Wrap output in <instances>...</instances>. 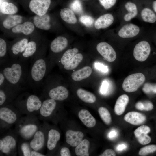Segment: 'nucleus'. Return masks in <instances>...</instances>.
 Instances as JSON below:
<instances>
[{
  "label": "nucleus",
  "mask_w": 156,
  "mask_h": 156,
  "mask_svg": "<svg viewBox=\"0 0 156 156\" xmlns=\"http://www.w3.org/2000/svg\"><path fill=\"white\" fill-rule=\"evenodd\" d=\"M47 42L45 39L35 54L30 59L27 84L33 89L42 86L44 79L47 74L48 64L46 54Z\"/></svg>",
  "instance_id": "f257e3e1"
},
{
  "label": "nucleus",
  "mask_w": 156,
  "mask_h": 156,
  "mask_svg": "<svg viewBox=\"0 0 156 156\" xmlns=\"http://www.w3.org/2000/svg\"><path fill=\"white\" fill-rule=\"evenodd\" d=\"M29 61H23L18 59L10 58L0 65L1 71L7 81L14 85L23 87L27 84Z\"/></svg>",
  "instance_id": "f03ea898"
},
{
  "label": "nucleus",
  "mask_w": 156,
  "mask_h": 156,
  "mask_svg": "<svg viewBox=\"0 0 156 156\" xmlns=\"http://www.w3.org/2000/svg\"><path fill=\"white\" fill-rule=\"evenodd\" d=\"M42 99L35 94L27 92H22L11 103L22 114H39Z\"/></svg>",
  "instance_id": "7ed1b4c3"
},
{
  "label": "nucleus",
  "mask_w": 156,
  "mask_h": 156,
  "mask_svg": "<svg viewBox=\"0 0 156 156\" xmlns=\"http://www.w3.org/2000/svg\"><path fill=\"white\" fill-rule=\"evenodd\" d=\"M41 125L36 115H25L16 123L14 129L19 138L29 141Z\"/></svg>",
  "instance_id": "20e7f679"
},
{
  "label": "nucleus",
  "mask_w": 156,
  "mask_h": 156,
  "mask_svg": "<svg viewBox=\"0 0 156 156\" xmlns=\"http://www.w3.org/2000/svg\"><path fill=\"white\" fill-rule=\"evenodd\" d=\"M23 114L11 103L0 107V133L15 125Z\"/></svg>",
  "instance_id": "39448f33"
},
{
  "label": "nucleus",
  "mask_w": 156,
  "mask_h": 156,
  "mask_svg": "<svg viewBox=\"0 0 156 156\" xmlns=\"http://www.w3.org/2000/svg\"><path fill=\"white\" fill-rule=\"evenodd\" d=\"M1 134L0 155L16 156L19 138L15 130L10 129Z\"/></svg>",
  "instance_id": "423d86ee"
},
{
  "label": "nucleus",
  "mask_w": 156,
  "mask_h": 156,
  "mask_svg": "<svg viewBox=\"0 0 156 156\" xmlns=\"http://www.w3.org/2000/svg\"><path fill=\"white\" fill-rule=\"evenodd\" d=\"M57 85L53 86L44 80L42 85L43 89L40 97L42 99L50 98L58 101L66 99L69 95L68 90L62 85Z\"/></svg>",
  "instance_id": "0eeeda50"
},
{
  "label": "nucleus",
  "mask_w": 156,
  "mask_h": 156,
  "mask_svg": "<svg viewBox=\"0 0 156 156\" xmlns=\"http://www.w3.org/2000/svg\"><path fill=\"white\" fill-rule=\"evenodd\" d=\"M23 90V87L13 85L7 80L0 86V107L11 103Z\"/></svg>",
  "instance_id": "6e6552de"
},
{
  "label": "nucleus",
  "mask_w": 156,
  "mask_h": 156,
  "mask_svg": "<svg viewBox=\"0 0 156 156\" xmlns=\"http://www.w3.org/2000/svg\"><path fill=\"white\" fill-rule=\"evenodd\" d=\"M45 39L36 31L30 36L27 46L19 60L23 61H29L36 53Z\"/></svg>",
  "instance_id": "1a4fd4ad"
},
{
  "label": "nucleus",
  "mask_w": 156,
  "mask_h": 156,
  "mask_svg": "<svg viewBox=\"0 0 156 156\" xmlns=\"http://www.w3.org/2000/svg\"><path fill=\"white\" fill-rule=\"evenodd\" d=\"M36 31V28L29 18L28 20L18 24L3 33V35L7 38L14 39L22 36H30Z\"/></svg>",
  "instance_id": "9d476101"
},
{
  "label": "nucleus",
  "mask_w": 156,
  "mask_h": 156,
  "mask_svg": "<svg viewBox=\"0 0 156 156\" xmlns=\"http://www.w3.org/2000/svg\"><path fill=\"white\" fill-rule=\"evenodd\" d=\"M47 139V125L45 122L41 125L29 141L32 150L41 152L46 146Z\"/></svg>",
  "instance_id": "9b49d317"
},
{
  "label": "nucleus",
  "mask_w": 156,
  "mask_h": 156,
  "mask_svg": "<svg viewBox=\"0 0 156 156\" xmlns=\"http://www.w3.org/2000/svg\"><path fill=\"white\" fill-rule=\"evenodd\" d=\"M30 36H22L9 41L8 53L10 58L18 59L25 50Z\"/></svg>",
  "instance_id": "f8f14e48"
},
{
  "label": "nucleus",
  "mask_w": 156,
  "mask_h": 156,
  "mask_svg": "<svg viewBox=\"0 0 156 156\" xmlns=\"http://www.w3.org/2000/svg\"><path fill=\"white\" fill-rule=\"evenodd\" d=\"M145 80L144 75L141 73L132 74L124 79L122 86V88L126 92H134L144 83Z\"/></svg>",
  "instance_id": "ddd939ff"
},
{
  "label": "nucleus",
  "mask_w": 156,
  "mask_h": 156,
  "mask_svg": "<svg viewBox=\"0 0 156 156\" xmlns=\"http://www.w3.org/2000/svg\"><path fill=\"white\" fill-rule=\"evenodd\" d=\"M29 18L20 15H0V29L5 33L18 24L28 20Z\"/></svg>",
  "instance_id": "4468645a"
},
{
  "label": "nucleus",
  "mask_w": 156,
  "mask_h": 156,
  "mask_svg": "<svg viewBox=\"0 0 156 156\" xmlns=\"http://www.w3.org/2000/svg\"><path fill=\"white\" fill-rule=\"evenodd\" d=\"M51 0H30L27 10L29 13L40 16L48 13Z\"/></svg>",
  "instance_id": "2eb2a0df"
},
{
  "label": "nucleus",
  "mask_w": 156,
  "mask_h": 156,
  "mask_svg": "<svg viewBox=\"0 0 156 156\" xmlns=\"http://www.w3.org/2000/svg\"><path fill=\"white\" fill-rule=\"evenodd\" d=\"M57 101L50 98L42 99L40 109L39 119L45 122L52 115L57 106Z\"/></svg>",
  "instance_id": "dca6fc26"
},
{
  "label": "nucleus",
  "mask_w": 156,
  "mask_h": 156,
  "mask_svg": "<svg viewBox=\"0 0 156 156\" xmlns=\"http://www.w3.org/2000/svg\"><path fill=\"white\" fill-rule=\"evenodd\" d=\"M29 19L36 29L45 31H49L52 29V18L48 12L41 16L34 15Z\"/></svg>",
  "instance_id": "f3484780"
},
{
  "label": "nucleus",
  "mask_w": 156,
  "mask_h": 156,
  "mask_svg": "<svg viewBox=\"0 0 156 156\" xmlns=\"http://www.w3.org/2000/svg\"><path fill=\"white\" fill-rule=\"evenodd\" d=\"M150 52L151 47L148 42L146 41H142L135 46L133 50V54L136 60L143 62L148 58Z\"/></svg>",
  "instance_id": "a211bd4d"
},
{
  "label": "nucleus",
  "mask_w": 156,
  "mask_h": 156,
  "mask_svg": "<svg viewBox=\"0 0 156 156\" xmlns=\"http://www.w3.org/2000/svg\"><path fill=\"white\" fill-rule=\"evenodd\" d=\"M96 48L99 53L107 61L113 62L116 59V52L108 43L105 42H100L98 44Z\"/></svg>",
  "instance_id": "6ab92c4d"
},
{
  "label": "nucleus",
  "mask_w": 156,
  "mask_h": 156,
  "mask_svg": "<svg viewBox=\"0 0 156 156\" xmlns=\"http://www.w3.org/2000/svg\"><path fill=\"white\" fill-rule=\"evenodd\" d=\"M68 40L65 37L60 36L55 38L50 43L49 50L51 54L47 57L50 56L52 54H57L62 51L67 47Z\"/></svg>",
  "instance_id": "aec40b11"
},
{
  "label": "nucleus",
  "mask_w": 156,
  "mask_h": 156,
  "mask_svg": "<svg viewBox=\"0 0 156 156\" xmlns=\"http://www.w3.org/2000/svg\"><path fill=\"white\" fill-rule=\"evenodd\" d=\"M47 125V139L46 146L48 151L53 150L60 138V134L56 129H49Z\"/></svg>",
  "instance_id": "412c9836"
},
{
  "label": "nucleus",
  "mask_w": 156,
  "mask_h": 156,
  "mask_svg": "<svg viewBox=\"0 0 156 156\" xmlns=\"http://www.w3.org/2000/svg\"><path fill=\"white\" fill-rule=\"evenodd\" d=\"M140 31L138 26L132 23H129L124 25L119 30L118 34L121 38H131L136 36Z\"/></svg>",
  "instance_id": "4be33fe9"
},
{
  "label": "nucleus",
  "mask_w": 156,
  "mask_h": 156,
  "mask_svg": "<svg viewBox=\"0 0 156 156\" xmlns=\"http://www.w3.org/2000/svg\"><path fill=\"white\" fill-rule=\"evenodd\" d=\"M84 135L80 131H74L69 130L65 133L66 142L72 147L76 146L82 140Z\"/></svg>",
  "instance_id": "5701e85b"
},
{
  "label": "nucleus",
  "mask_w": 156,
  "mask_h": 156,
  "mask_svg": "<svg viewBox=\"0 0 156 156\" xmlns=\"http://www.w3.org/2000/svg\"><path fill=\"white\" fill-rule=\"evenodd\" d=\"M124 120L134 125H139L143 123L146 120V117L144 114L137 112H130L125 116Z\"/></svg>",
  "instance_id": "b1692460"
},
{
  "label": "nucleus",
  "mask_w": 156,
  "mask_h": 156,
  "mask_svg": "<svg viewBox=\"0 0 156 156\" xmlns=\"http://www.w3.org/2000/svg\"><path fill=\"white\" fill-rule=\"evenodd\" d=\"M4 35L0 37V65L7 61L10 58L8 53L9 41Z\"/></svg>",
  "instance_id": "393cba45"
},
{
  "label": "nucleus",
  "mask_w": 156,
  "mask_h": 156,
  "mask_svg": "<svg viewBox=\"0 0 156 156\" xmlns=\"http://www.w3.org/2000/svg\"><path fill=\"white\" fill-rule=\"evenodd\" d=\"M114 18L111 14L107 13L99 17L94 23V26L97 29L105 28L113 23Z\"/></svg>",
  "instance_id": "a878e982"
},
{
  "label": "nucleus",
  "mask_w": 156,
  "mask_h": 156,
  "mask_svg": "<svg viewBox=\"0 0 156 156\" xmlns=\"http://www.w3.org/2000/svg\"><path fill=\"white\" fill-rule=\"evenodd\" d=\"M78 116L82 123L87 127L91 128L94 127L96 122L95 118L88 110L82 109L79 112Z\"/></svg>",
  "instance_id": "bb28decb"
},
{
  "label": "nucleus",
  "mask_w": 156,
  "mask_h": 156,
  "mask_svg": "<svg viewBox=\"0 0 156 156\" xmlns=\"http://www.w3.org/2000/svg\"><path fill=\"white\" fill-rule=\"evenodd\" d=\"M18 11V8L14 3L8 1L1 3L0 15H10L16 14Z\"/></svg>",
  "instance_id": "cd10ccee"
},
{
  "label": "nucleus",
  "mask_w": 156,
  "mask_h": 156,
  "mask_svg": "<svg viewBox=\"0 0 156 156\" xmlns=\"http://www.w3.org/2000/svg\"><path fill=\"white\" fill-rule=\"evenodd\" d=\"M129 100L128 96L125 94L121 95L118 98L114 107V112L116 115H120L123 114Z\"/></svg>",
  "instance_id": "c85d7f7f"
},
{
  "label": "nucleus",
  "mask_w": 156,
  "mask_h": 156,
  "mask_svg": "<svg viewBox=\"0 0 156 156\" xmlns=\"http://www.w3.org/2000/svg\"><path fill=\"white\" fill-rule=\"evenodd\" d=\"M92 71L90 67L85 66L73 72L71 75V78L74 81H79L89 77L91 74Z\"/></svg>",
  "instance_id": "c756f323"
},
{
  "label": "nucleus",
  "mask_w": 156,
  "mask_h": 156,
  "mask_svg": "<svg viewBox=\"0 0 156 156\" xmlns=\"http://www.w3.org/2000/svg\"><path fill=\"white\" fill-rule=\"evenodd\" d=\"M29 142L18 138L17 151L19 155L31 156L32 149L30 146Z\"/></svg>",
  "instance_id": "7c9ffc66"
},
{
  "label": "nucleus",
  "mask_w": 156,
  "mask_h": 156,
  "mask_svg": "<svg viewBox=\"0 0 156 156\" xmlns=\"http://www.w3.org/2000/svg\"><path fill=\"white\" fill-rule=\"evenodd\" d=\"M60 15L61 18L64 22L69 24H75L77 19L73 11L68 8L60 10Z\"/></svg>",
  "instance_id": "2f4dec72"
},
{
  "label": "nucleus",
  "mask_w": 156,
  "mask_h": 156,
  "mask_svg": "<svg viewBox=\"0 0 156 156\" xmlns=\"http://www.w3.org/2000/svg\"><path fill=\"white\" fill-rule=\"evenodd\" d=\"M77 94L79 98L85 102L93 103L96 101V98L94 94L83 89H78Z\"/></svg>",
  "instance_id": "473e14b6"
},
{
  "label": "nucleus",
  "mask_w": 156,
  "mask_h": 156,
  "mask_svg": "<svg viewBox=\"0 0 156 156\" xmlns=\"http://www.w3.org/2000/svg\"><path fill=\"white\" fill-rule=\"evenodd\" d=\"M90 145L89 141L86 139L82 140L75 148V154L79 156H88V149Z\"/></svg>",
  "instance_id": "72a5a7b5"
},
{
  "label": "nucleus",
  "mask_w": 156,
  "mask_h": 156,
  "mask_svg": "<svg viewBox=\"0 0 156 156\" xmlns=\"http://www.w3.org/2000/svg\"><path fill=\"white\" fill-rule=\"evenodd\" d=\"M78 52V49L76 48L68 49L61 56L58 61L59 63L63 66L69 61Z\"/></svg>",
  "instance_id": "f704fd0d"
},
{
  "label": "nucleus",
  "mask_w": 156,
  "mask_h": 156,
  "mask_svg": "<svg viewBox=\"0 0 156 156\" xmlns=\"http://www.w3.org/2000/svg\"><path fill=\"white\" fill-rule=\"evenodd\" d=\"M83 59V55L80 53H77L69 61L63 66V68L66 70H73L78 65Z\"/></svg>",
  "instance_id": "c9c22d12"
},
{
  "label": "nucleus",
  "mask_w": 156,
  "mask_h": 156,
  "mask_svg": "<svg viewBox=\"0 0 156 156\" xmlns=\"http://www.w3.org/2000/svg\"><path fill=\"white\" fill-rule=\"evenodd\" d=\"M142 20L146 22L153 23L156 21V15L150 9L145 8L143 9L141 13Z\"/></svg>",
  "instance_id": "e433bc0d"
},
{
  "label": "nucleus",
  "mask_w": 156,
  "mask_h": 156,
  "mask_svg": "<svg viewBox=\"0 0 156 156\" xmlns=\"http://www.w3.org/2000/svg\"><path fill=\"white\" fill-rule=\"evenodd\" d=\"M98 112L101 119L105 124L109 125L110 124L112 121L111 114L106 108L100 107L98 109Z\"/></svg>",
  "instance_id": "4c0bfd02"
},
{
  "label": "nucleus",
  "mask_w": 156,
  "mask_h": 156,
  "mask_svg": "<svg viewBox=\"0 0 156 156\" xmlns=\"http://www.w3.org/2000/svg\"><path fill=\"white\" fill-rule=\"evenodd\" d=\"M156 151V145H150L141 148L139 152V154L141 156H145Z\"/></svg>",
  "instance_id": "58836bf2"
},
{
  "label": "nucleus",
  "mask_w": 156,
  "mask_h": 156,
  "mask_svg": "<svg viewBox=\"0 0 156 156\" xmlns=\"http://www.w3.org/2000/svg\"><path fill=\"white\" fill-rule=\"evenodd\" d=\"M150 129L149 127L145 125H142L137 129L134 131V134L136 138L142 135L147 134L150 131Z\"/></svg>",
  "instance_id": "ea45409f"
},
{
  "label": "nucleus",
  "mask_w": 156,
  "mask_h": 156,
  "mask_svg": "<svg viewBox=\"0 0 156 156\" xmlns=\"http://www.w3.org/2000/svg\"><path fill=\"white\" fill-rule=\"evenodd\" d=\"M79 20L81 22L87 27H91L93 25L94 21V20L93 18L87 15H84L81 16Z\"/></svg>",
  "instance_id": "a19ab883"
},
{
  "label": "nucleus",
  "mask_w": 156,
  "mask_h": 156,
  "mask_svg": "<svg viewBox=\"0 0 156 156\" xmlns=\"http://www.w3.org/2000/svg\"><path fill=\"white\" fill-rule=\"evenodd\" d=\"M70 7L75 13L80 14L82 12V5L79 0H74L71 4Z\"/></svg>",
  "instance_id": "79ce46f5"
},
{
  "label": "nucleus",
  "mask_w": 156,
  "mask_h": 156,
  "mask_svg": "<svg viewBox=\"0 0 156 156\" xmlns=\"http://www.w3.org/2000/svg\"><path fill=\"white\" fill-rule=\"evenodd\" d=\"M142 90L146 94L151 93L156 94V84L146 83L144 85Z\"/></svg>",
  "instance_id": "37998d69"
},
{
  "label": "nucleus",
  "mask_w": 156,
  "mask_h": 156,
  "mask_svg": "<svg viewBox=\"0 0 156 156\" xmlns=\"http://www.w3.org/2000/svg\"><path fill=\"white\" fill-rule=\"evenodd\" d=\"M125 6L126 9L129 12L128 13L134 14L137 16L138 14L137 8L134 3L128 2L126 3Z\"/></svg>",
  "instance_id": "c03bdc74"
},
{
  "label": "nucleus",
  "mask_w": 156,
  "mask_h": 156,
  "mask_svg": "<svg viewBox=\"0 0 156 156\" xmlns=\"http://www.w3.org/2000/svg\"><path fill=\"white\" fill-rule=\"evenodd\" d=\"M137 138L138 142L143 145L149 143L151 140V137L146 134L142 135Z\"/></svg>",
  "instance_id": "a18cd8bd"
},
{
  "label": "nucleus",
  "mask_w": 156,
  "mask_h": 156,
  "mask_svg": "<svg viewBox=\"0 0 156 156\" xmlns=\"http://www.w3.org/2000/svg\"><path fill=\"white\" fill-rule=\"evenodd\" d=\"M101 5L105 9H109L115 4L116 0H99Z\"/></svg>",
  "instance_id": "49530a36"
},
{
  "label": "nucleus",
  "mask_w": 156,
  "mask_h": 156,
  "mask_svg": "<svg viewBox=\"0 0 156 156\" xmlns=\"http://www.w3.org/2000/svg\"><path fill=\"white\" fill-rule=\"evenodd\" d=\"M94 66L96 69L102 72L106 73L108 71V67L102 63L96 62Z\"/></svg>",
  "instance_id": "de8ad7c7"
},
{
  "label": "nucleus",
  "mask_w": 156,
  "mask_h": 156,
  "mask_svg": "<svg viewBox=\"0 0 156 156\" xmlns=\"http://www.w3.org/2000/svg\"><path fill=\"white\" fill-rule=\"evenodd\" d=\"M144 107V110L149 111L152 110L153 108V104L150 101H146L142 102Z\"/></svg>",
  "instance_id": "09e8293b"
},
{
  "label": "nucleus",
  "mask_w": 156,
  "mask_h": 156,
  "mask_svg": "<svg viewBox=\"0 0 156 156\" xmlns=\"http://www.w3.org/2000/svg\"><path fill=\"white\" fill-rule=\"evenodd\" d=\"M109 84L108 82L105 80L102 83L100 88V92L103 94H105L107 92Z\"/></svg>",
  "instance_id": "8fccbe9b"
},
{
  "label": "nucleus",
  "mask_w": 156,
  "mask_h": 156,
  "mask_svg": "<svg viewBox=\"0 0 156 156\" xmlns=\"http://www.w3.org/2000/svg\"><path fill=\"white\" fill-rule=\"evenodd\" d=\"M116 154L112 149H109L105 150L100 156H115Z\"/></svg>",
  "instance_id": "3c124183"
},
{
  "label": "nucleus",
  "mask_w": 156,
  "mask_h": 156,
  "mask_svg": "<svg viewBox=\"0 0 156 156\" xmlns=\"http://www.w3.org/2000/svg\"><path fill=\"white\" fill-rule=\"evenodd\" d=\"M60 155L61 156H70L71 154L68 148L63 147L60 150Z\"/></svg>",
  "instance_id": "603ef678"
},
{
  "label": "nucleus",
  "mask_w": 156,
  "mask_h": 156,
  "mask_svg": "<svg viewBox=\"0 0 156 156\" xmlns=\"http://www.w3.org/2000/svg\"><path fill=\"white\" fill-rule=\"evenodd\" d=\"M7 81L3 73L0 70V86L3 85Z\"/></svg>",
  "instance_id": "864d4df0"
},
{
  "label": "nucleus",
  "mask_w": 156,
  "mask_h": 156,
  "mask_svg": "<svg viewBox=\"0 0 156 156\" xmlns=\"http://www.w3.org/2000/svg\"><path fill=\"white\" fill-rule=\"evenodd\" d=\"M46 155L37 151L32 150L31 151V156H45Z\"/></svg>",
  "instance_id": "5fc2aeb1"
},
{
  "label": "nucleus",
  "mask_w": 156,
  "mask_h": 156,
  "mask_svg": "<svg viewBox=\"0 0 156 156\" xmlns=\"http://www.w3.org/2000/svg\"><path fill=\"white\" fill-rule=\"evenodd\" d=\"M135 107L137 109L141 110H144L143 104L142 102H138L136 103L135 105Z\"/></svg>",
  "instance_id": "6e6d98bb"
},
{
  "label": "nucleus",
  "mask_w": 156,
  "mask_h": 156,
  "mask_svg": "<svg viewBox=\"0 0 156 156\" xmlns=\"http://www.w3.org/2000/svg\"><path fill=\"white\" fill-rule=\"evenodd\" d=\"M116 134V132L115 131L112 130L109 132L108 135V136L110 138H112L115 137Z\"/></svg>",
  "instance_id": "4d7b16f0"
},
{
  "label": "nucleus",
  "mask_w": 156,
  "mask_h": 156,
  "mask_svg": "<svg viewBox=\"0 0 156 156\" xmlns=\"http://www.w3.org/2000/svg\"><path fill=\"white\" fill-rule=\"evenodd\" d=\"M126 147V146L124 144H121L118 145L117 147V150L118 151H121L124 149Z\"/></svg>",
  "instance_id": "13d9d810"
},
{
  "label": "nucleus",
  "mask_w": 156,
  "mask_h": 156,
  "mask_svg": "<svg viewBox=\"0 0 156 156\" xmlns=\"http://www.w3.org/2000/svg\"><path fill=\"white\" fill-rule=\"evenodd\" d=\"M153 7L154 11L156 12V1H155L153 2Z\"/></svg>",
  "instance_id": "bf43d9fd"
}]
</instances>
